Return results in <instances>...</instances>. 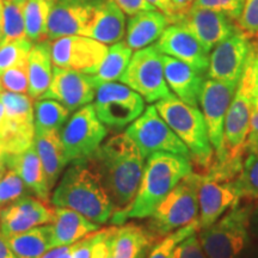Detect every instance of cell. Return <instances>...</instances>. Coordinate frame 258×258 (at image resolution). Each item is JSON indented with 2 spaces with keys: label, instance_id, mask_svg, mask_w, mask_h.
Listing matches in <instances>:
<instances>
[{
  "label": "cell",
  "instance_id": "obj_1",
  "mask_svg": "<svg viewBox=\"0 0 258 258\" xmlns=\"http://www.w3.org/2000/svg\"><path fill=\"white\" fill-rule=\"evenodd\" d=\"M89 165L110 198L114 212L133 202L145 169V158L127 134L115 135L88 158Z\"/></svg>",
  "mask_w": 258,
  "mask_h": 258
},
{
  "label": "cell",
  "instance_id": "obj_2",
  "mask_svg": "<svg viewBox=\"0 0 258 258\" xmlns=\"http://www.w3.org/2000/svg\"><path fill=\"white\" fill-rule=\"evenodd\" d=\"M192 172L190 158L157 152L147 158L133 202L123 211L112 213V225H123L129 219L150 218L161 201L186 175Z\"/></svg>",
  "mask_w": 258,
  "mask_h": 258
},
{
  "label": "cell",
  "instance_id": "obj_3",
  "mask_svg": "<svg viewBox=\"0 0 258 258\" xmlns=\"http://www.w3.org/2000/svg\"><path fill=\"white\" fill-rule=\"evenodd\" d=\"M54 207L80 213L98 225L110 220L114 206L88 160L71 161L50 198Z\"/></svg>",
  "mask_w": 258,
  "mask_h": 258
},
{
  "label": "cell",
  "instance_id": "obj_4",
  "mask_svg": "<svg viewBox=\"0 0 258 258\" xmlns=\"http://www.w3.org/2000/svg\"><path fill=\"white\" fill-rule=\"evenodd\" d=\"M258 89V36L252 37L241 77L225 121L226 160L243 159L250 133V118Z\"/></svg>",
  "mask_w": 258,
  "mask_h": 258
},
{
  "label": "cell",
  "instance_id": "obj_5",
  "mask_svg": "<svg viewBox=\"0 0 258 258\" xmlns=\"http://www.w3.org/2000/svg\"><path fill=\"white\" fill-rule=\"evenodd\" d=\"M154 105L164 121L188 147L191 159L200 166L208 169L212 165L214 150L199 106L186 104L172 93L156 102Z\"/></svg>",
  "mask_w": 258,
  "mask_h": 258
},
{
  "label": "cell",
  "instance_id": "obj_6",
  "mask_svg": "<svg viewBox=\"0 0 258 258\" xmlns=\"http://www.w3.org/2000/svg\"><path fill=\"white\" fill-rule=\"evenodd\" d=\"M201 182L202 173H189L161 201L145 227L154 241L199 220V188Z\"/></svg>",
  "mask_w": 258,
  "mask_h": 258
},
{
  "label": "cell",
  "instance_id": "obj_7",
  "mask_svg": "<svg viewBox=\"0 0 258 258\" xmlns=\"http://www.w3.org/2000/svg\"><path fill=\"white\" fill-rule=\"evenodd\" d=\"M252 203L235 205L198 237L208 258H241L249 244Z\"/></svg>",
  "mask_w": 258,
  "mask_h": 258
},
{
  "label": "cell",
  "instance_id": "obj_8",
  "mask_svg": "<svg viewBox=\"0 0 258 258\" xmlns=\"http://www.w3.org/2000/svg\"><path fill=\"white\" fill-rule=\"evenodd\" d=\"M235 177L233 171L218 164L209 166L208 172L202 175L199 188L200 230L214 224L239 203L241 199L235 185Z\"/></svg>",
  "mask_w": 258,
  "mask_h": 258
},
{
  "label": "cell",
  "instance_id": "obj_9",
  "mask_svg": "<svg viewBox=\"0 0 258 258\" xmlns=\"http://www.w3.org/2000/svg\"><path fill=\"white\" fill-rule=\"evenodd\" d=\"M120 82L148 103H156L171 95L164 76L163 53L156 44L135 51Z\"/></svg>",
  "mask_w": 258,
  "mask_h": 258
},
{
  "label": "cell",
  "instance_id": "obj_10",
  "mask_svg": "<svg viewBox=\"0 0 258 258\" xmlns=\"http://www.w3.org/2000/svg\"><path fill=\"white\" fill-rule=\"evenodd\" d=\"M108 135V128L97 116L93 104L74 111L60 131L67 163L88 159L98 150Z\"/></svg>",
  "mask_w": 258,
  "mask_h": 258
},
{
  "label": "cell",
  "instance_id": "obj_11",
  "mask_svg": "<svg viewBox=\"0 0 258 258\" xmlns=\"http://www.w3.org/2000/svg\"><path fill=\"white\" fill-rule=\"evenodd\" d=\"M125 134L137 145L145 159L157 152H166L191 159L188 147L169 127L158 112L156 105L145 109L125 129Z\"/></svg>",
  "mask_w": 258,
  "mask_h": 258
},
{
  "label": "cell",
  "instance_id": "obj_12",
  "mask_svg": "<svg viewBox=\"0 0 258 258\" xmlns=\"http://www.w3.org/2000/svg\"><path fill=\"white\" fill-rule=\"evenodd\" d=\"M93 108L106 128L120 132L143 114L145 99L124 84L105 83L96 89Z\"/></svg>",
  "mask_w": 258,
  "mask_h": 258
},
{
  "label": "cell",
  "instance_id": "obj_13",
  "mask_svg": "<svg viewBox=\"0 0 258 258\" xmlns=\"http://www.w3.org/2000/svg\"><path fill=\"white\" fill-rule=\"evenodd\" d=\"M238 84H228L214 79H206L200 93L199 104L207 124L209 140L217 153V163L226 160L224 134L228 108Z\"/></svg>",
  "mask_w": 258,
  "mask_h": 258
},
{
  "label": "cell",
  "instance_id": "obj_14",
  "mask_svg": "<svg viewBox=\"0 0 258 258\" xmlns=\"http://www.w3.org/2000/svg\"><path fill=\"white\" fill-rule=\"evenodd\" d=\"M108 46L83 35H71L51 41L53 66L93 74L108 53Z\"/></svg>",
  "mask_w": 258,
  "mask_h": 258
},
{
  "label": "cell",
  "instance_id": "obj_15",
  "mask_svg": "<svg viewBox=\"0 0 258 258\" xmlns=\"http://www.w3.org/2000/svg\"><path fill=\"white\" fill-rule=\"evenodd\" d=\"M0 101L8 116V133L4 138L6 154L22 153L34 144V103L28 93H16L3 90Z\"/></svg>",
  "mask_w": 258,
  "mask_h": 258
},
{
  "label": "cell",
  "instance_id": "obj_16",
  "mask_svg": "<svg viewBox=\"0 0 258 258\" xmlns=\"http://www.w3.org/2000/svg\"><path fill=\"white\" fill-rule=\"evenodd\" d=\"M252 37L238 28L209 53L207 77L228 84H238L249 54Z\"/></svg>",
  "mask_w": 258,
  "mask_h": 258
},
{
  "label": "cell",
  "instance_id": "obj_17",
  "mask_svg": "<svg viewBox=\"0 0 258 258\" xmlns=\"http://www.w3.org/2000/svg\"><path fill=\"white\" fill-rule=\"evenodd\" d=\"M105 0H55L48 21L47 40L85 34L93 16Z\"/></svg>",
  "mask_w": 258,
  "mask_h": 258
},
{
  "label": "cell",
  "instance_id": "obj_18",
  "mask_svg": "<svg viewBox=\"0 0 258 258\" xmlns=\"http://www.w3.org/2000/svg\"><path fill=\"white\" fill-rule=\"evenodd\" d=\"M176 22L185 25L198 37L208 53L226 38L232 36L239 28L233 19L222 12L203 8H190L173 23Z\"/></svg>",
  "mask_w": 258,
  "mask_h": 258
},
{
  "label": "cell",
  "instance_id": "obj_19",
  "mask_svg": "<svg viewBox=\"0 0 258 258\" xmlns=\"http://www.w3.org/2000/svg\"><path fill=\"white\" fill-rule=\"evenodd\" d=\"M95 93L96 88L90 74L53 66L49 89L41 98L55 99L71 112H74L90 104L95 99Z\"/></svg>",
  "mask_w": 258,
  "mask_h": 258
},
{
  "label": "cell",
  "instance_id": "obj_20",
  "mask_svg": "<svg viewBox=\"0 0 258 258\" xmlns=\"http://www.w3.org/2000/svg\"><path fill=\"white\" fill-rule=\"evenodd\" d=\"M154 44L160 53L183 61L200 73H207L209 53L185 25L171 23Z\"/></svg>",
  "mask_w": 258,
  "mask_h": 258
},
{
  "label": "cell",
  "instance_id": "obj_21",
  "mask_svg": "<svg viewBox=\"0 0 258 258\" xmlns=\"http://www.w3.org/2000/svg\"><path fill=\"white\" fill-rule=\"evenodd\" d=\"M53 220L54 207L34 195L24 196L0 209V230L5 237L51 224Z\"/></svg>",
  "mask_w": 258,
  "mask_h": 258
},
{
  "label": "cell",
  "instance_id": "obj_22",
  "mask_svg": "<svg viewBox=\"0 0 258 258\" xmlns=\"http://www.w3.org/2000/svg\"><path fill=\"white\" fill-rule=\"evenodd\" d=\"M164 76L169 89L182 102L199 106L205 74L198 72L183 61L163 54Z\"/></svg>",
  "mask_w": 258,
  "mask_h": 258
},
{
  "label": "cell",
  "instance_id": "obj_23",
  "mask_svg": "<svg viewBox=\"0 0 258 258\" xmlns=\"http://www.w3.org/2000/svg\"><path fill=\"white\" fill-rule=\"evenodd\" d=\"M4 161L9 170L21 177L32 195L44 202L49 201L51 190L48 188L43 166L34 144L22 153L5 154Z\"/></svg>",
  "mask_w": 258,
  "mask_h": 258
},
{
  "label": "cell",
  "instance_id": "obj_24",
  "mask_svg": "<svg viewBox=\"0 0 258 258\" xmlns=\"http://www.w3.org/2000/svg\"><path fill=\"white\" fill-rule=\"evenodd\" d=\"M170 24L169 17L159 10L138 12L128 19L125 43L133 50L143 49L156 43Z\"/></svg>",
  "mask_w": 258,
  "mask_h": 258
},
{
  "label": "cell",
  "instance_id": "obj_25",
  "mask_svg": "<svg viewBox=\"0 0 258 258\" xmlns=\"http://www.w3.org/2000/svg\"><path fill=\"white\" fill-rule=\"evenodd\" d=\"M124 15L114 0H105L96 11L84 36L93 38L106 46L117 43L125 35L127 23Z\"/></svg>",
  "mask_w": 258,
  "mask_h": 258
},
{
  "label": "cell",
  "instance_id": "obj_26",
  "mask_svg": "<svg viewBox=\"0 0 258 258\" xmlns=\"http://www.w3.org/2000/svg\"><path fill=\"white\" fill-rule=\"evenodd\" d=\"M53 247L69 246L93 232L101 230V225L95 224L73 209L54 207Z\"/></svg>",
  "mask_w": 258,
  "mask_h": 258
},
{
  "label": "cell",
  "instance_id": "obj_27",
  "mask_svg": "<svg viewBox=\"0 0 258 258\" xmlns=\"http://www.w3.org/2000/svg\"><path fill=\"white\" fill-rule=\"evenodd\" d=\"M34 145L40 157L48 188H54L64 167L69 165L64 158L60 131H35Z\"/></svg>",
  "mask_w": 258,
  "mask_h": 258
},
{
  "label": "cell",
  "instance_id": "obj_28",
  "mask_svg": "<svg viewBox=\"0 0 258 258\" xmlns=\"http://www.w3.org/2000/svg\"><path fill=\"white\" fill-rule=\"evenodd\" d=\"M154 239L143 226L127 224L115 227L111 258H147Z\"/></svg>",
  "mask_w": 258,
  "mask_h": 258
},
{
  "label": "cell",
  "instance_id": "obj_29",
  "mask_svg": "<svg viewBox=\"0 0 258 258\" xmlns=\"http://www.w3.org/2000/svg\"><path fill=\"white\" fill-rule=\"evenodd\" d=\"M29 91L32 99H40L49 89L53 79L51 41L44 40L34 43L28 56Z\"/></svg>",
  "mask_w": 258,
  "mask_h": 258
},
{
  "label": "cell",
  "instance_id": "obj_30",
  "mask_svg": "<svg viewBox=\"0 0 258 258\" xmlns=\"http://www.w3.org/2000/svg\"><path fill=\"white\" fill-rule=\"evenodd\" d=\"M6 238L17 258H42L53 249V226L41 225Z\"/></svg>",
  "mask_w": 258,
  "mask_h": 258
},
{
  "label": "cell",
  "instance_id": "obj_31",
  "mask_svg": "<svg viewBox=\"0 0 258 258\" xmlns=\"http://www.w3.org/2000/svg\"><path fill=\"white\" fill-rule=\"evenodd\" d=\"M132 55H133V49H131L125 42L120 41L117 43L110 44L101 66L98 67L96 73L90 74L95 88L97 89L102 84L120 80L124 71L127 70Z\"/></svg>",
  "mask_w": 258,
  "mask_h": 258
},
{
  "label": "cell",
  "instance_id": "obj_32",
  "mask_svg": "<svg viewBox=\"0 0 258 258\" xmlns=\"http://www.w3.org/2000/svg\"><path fill=\"white\" fill-rule=\"evenodd\" d=\"M244 156L235 185L240 199L258 200V139H247Z\"/></svg>",
  "mask_w": 258,
  "mask_h": 258
},
{
  "label": "cell",
  "instance_id": "obj_33",
  "mask_svg": "<svg viewBox=\"0 0 258 258\" xmlns=\"http://www.w3.org/2000/svg\"><path fill=\"white\" fill-rule=\"evenodd\" d=\"M55 0H27L24 3L25 34L32 43L47 40V27Z\"/></svg>",
  "mask_w": 258,
  "mask_h": 258
},
{
  "label": "cell",
  "instance_id": "obj_34",
  "mask_svg": "<svg viewBox=\"0 0 258 258\" xmlns=\"http://www.w3.org/2000/svg\"><path fill=\"white\" fill-rule=\"evenodd\" d=\"M71 111L55 99L41 98L34 103L35 131H61Z\"/></svg>",
  "mask_w": 258,
  "mask_h": 258
},
{
  "label": "cell",
  "instance_id": "obj_35",
  "mask_svg": "<svg viewBox=\"0 0 258 258\" xmlns=\"http://www.w3.org/2000/svg\"><path fill=\"white\" fill-rule=\"evenodd\" d=\"M25 37H27V34H25L24 3L4 0L0 46Z\"/></svg>",
  "mask_w": 258,
  "mask_h": 258
},
{
  "label": "cell",
  "instance_id": "obj_36",
  "mask_svg": "<svg viewBox=\"0 0 258 258\" xmlns=\"http://www.w3.org/2000/svg\"><path fill=\"white\" fill-rule=\"evenodd\" d=\"M200 230L199 220L191 222V224L179 228L172 233L167 234L163 239H160L154 246L151 249L147 258H172L173 251L177 245L182 243L183 240L190 237V235L196 233Z\"/></svg>",
  "mask_w": 258,
  "mask_h": 258
},
{
  "label": "cell",
  "instance_id": "obj_37",
  "mask_svg": "<svg viewBox=\"0 0 258 258\" xmlns=\"http://www.w3.org/2000/svg\"><path fill=\"white\" fill-rule=\"evenodd\" d=\"M28 195L32 194L21 177L15 171L8 169L0 179V209Z\"/></svg>",
  "mask_w": 258,
  "mask_h": 258
},
{
  "label": "cell",
  "instance_id": "obj_38",
  "mask_svg": "<svg viewBox=\"0 0 258 258\" xmlns=\"http://www.w3.org/2000/svg\"><path fill=\"white\" fill-rule=\"evenodd\" d=\"M34 43L27 37L0 46V73L14 64L27 60Z\"/></svg>",
  "mask_w": 258,
  "mask_h": 258
},
{
  "label": "cell",
  "instance_id": "obj_39",
  "mask_svg": "<svg viewBox=\"0 0 258 258\" xmlns=\"http://www.w3.org/2000/svg\"><path fill=\"white\" fill-rule=\"evenodd\" d=\"M2 85L5 91L16 93H28L29 91V72L28 59L14 64L10 69L0 73Z\"/></svg>",
  "mask_w": 258,
  "mask_h": 258
},
{
  "label": "cell",
  "instance_id": "obj_40",
  "mask_svg": "<svg viewBox=\"0 0 258 258\" xmlns=\"http://www.w3.org/2000/svg\"><path fill=\"white\" fill-rule=\"evenodd\" d=\"M245 0H195L190 8L211 9L222 12L227 17L237 21L243 11Z\"/></svg>",
  "mask_w": 258,
  "mask_h": 258
},
{
  "label": "cell",
  "instance_id": "obj_41",
  "mask_svg": "<svg viewBox=\"0 0 258 258\" xmlns=\"http://www.w3.org/2000/svg\"><path fill=\"white\" fill-rule=\"evenodd\" d=\"M238 27L250 35L258 36V0H245L243 11L237 19Z\"/></svg>",
  "mask_w": 258,
  "mask_h": 258
},
{
  "label": "cell",
  "instance_id": "obj_42",
  "mask_svg": "<svg viewBox=\"0 0 258 258\" xmlns=\"http://www.w3.org/2000/svg\"><path fill=\"white\" fill-rule=\"evenodd\" d=\"M172 258H208L200 243L198 232L177 245Z\"/></svg>",
  "mask_w": 258,
  "mask_h": 258
},
{
  "label": "cell",
  "instance_id": "obj_43",
  "mask_svg": "<svg viewBox=\"0 0 258 258\" xmlns=\"http://www.w3.org/2000/svg\"><path fill=\"white\" fill-rule=\"evenodd\" d=\"M105 230H98L72 245V258H90L96 244L102 239Z\"/></svg>",
  "mask_w": 258,
  "mask_h": 258
},
{
  "label": "cell",
  "instance_id": "obj_44",
  "mask_svg": "<svg viewBox=\"0 0 258 258\" xmlns=\"http://www.w3.org/2000/svg\"><path fill=\"white\" fill-rule=\"evenodd\" d=\"M115 227L105 228V233L102 239L96 244L90 258H109L111 256V240L112 233H114Z\"/></svg>",
  "mask_w": 258,
  "mask_h": 258
},
{
  "label": "cell",
  "instance_id": "obj_45",
  "mask_svg": "<svg viewBox=\"0 0 258 258\" xmlns=\"http://www.w3.org/2000/svg\"><path fill=\"white\" fill-rule=\"evenodd\" d=\"M114 2L128 16H133L146 10H154L153 6L148 4L146 0H114Z\"/></svg>",
  "mask_w": 258,
  "mask_h": 258
},
{
  "label": "cell",
  "instance_id": "obj_46",
  "mask_svg": "<svg viewBox=\"0 0 258 258\" xmlns=\"http://www.w3.org/2000/svg\"><path fill=\"white\" fill-rule=\"evenodd\" d=\"M146 2L152 5L154 9L159 10L164 15H166L172 23L173 19H175V11H173L171 0H146Z\"/></svg>",
  "mask_w": 258,
  "mask_h": 258
},
{
  "label": "cell",
  "instance_id": "obj_47",
  "mask_svg": "<svg viewBox=\"0 0 258 258\" xmlns=\"http://www.w3.org/2000/svg\"><path fill=\"white\" fill-rule=\"evenodd\" d=\"M247 139H258V89L254 97L253 109L250 118V133Z\"/></svg>",
  "mask_w": 258,
  "mask_h": 258
},
{
  "label": "cell",
  "instance_id": "obj_48",
  "mask_svg": "<svg viewBox=\"0 0 258 258\" xmlns=\"http://www.w3.org/2000/svg\"><path fill=\"white\" fill-rule=\"evenodd\" d=\"M194 2H195V0H171L173 11H175V19H173V22H175L180 15H183L184 12L188 11Z\"/></svg>",
  "mask_w": 258,
  "mask_h": 258
},
{
  "label": "cell",
  "instance_id": "obj_49",
  "mask_svg": "<svg viewBox=\"0 0 258 258\" xmlns=\"http://www.w3.org/2000/svg\"><path fill=\"white\" fill-rule=\"evenodd\" d=\"M0 258H17L2 230H0Z\"/></svg>",
  "mask_w": 258,
  "mask_h": 258
},
{
  "label": "cell",
  "instance_id": "obj_50",
  "mask_svg": "<svg viewBox=\"0 0 258 258\" xmlns=\"http://www.w3.org/2000/svg\"><path fill=\"white\" fill-rule=\"evenodd\" d=\"M8 133V116H6L5 106L0 101V138H4Z\"/></svg>",
  "mask_w": 258,
  "mask_h": 258
},
{
  "label": "cell",
  "instance_id": "obj_51",
  "mask_svg": "<svg viewBox=\"0 0 258 258\" xmlns=\"http://www.w3.org/2000/svg\"><path fill=\"white\" fill-rule=\"evenodd\" d=\"M250 231L258 237V201L256 205H253L252 211H251L250 217Z\"/></svg>",
  "mask_w": 258,
  "mask_h": 258
},
{
  "label": "cell",
  "instance_id": "obj_52",
  "mask_svg": "<svg viewBox=\"0 0 258 258\" xmlns=\"http://www.w3.org/2000/svg\"><path fill=\"white\" fill-rule=\"evenodd\" d=\"M72 245L63 246L62 250H61V252L57 254L56 258H72Z\"/></svg>",
  "mask_w": 258,
  "mask_h": 258
},
{
  "label": "cell",
  "instance_id": "obj_53",
  "mask_svg": "<svg viewBox=\"0 0 258 258\" xmlns=\"http://www.w3.org/2000/svg\"><path fill=\"white\" fill-rule=\"evenodd\" d=\"M6 170H8V167H6V165H5L4 159H0V179H2L3 176L5 175Z\"/></svg>",
  "mask_w": 258,
  "mask_h": 258
},
{
  "label": "cell",
  "instance_id": "obj_54",
  "mask_svg": "<svg viewBox=\"0 0 258 258\" xmlns=\"http://www.w3.org/2000/svg\"><path fill=\"white\" fill-rule=\"evenodd\" d=\"M5 154H6V150H5L4 141H3V139L0 138V159H3V158L5 157Z\"/></svg>",
  "mask_w": 258,
  "mask_h": 258
},
{
  "label": "cell",
  "instance_id": "obj_55",
  "mask_svg": "<svg viewBox=\"0 0 258 258\" xmlns=\"http://www.w3.org/2000/svg\"><path fill=\"white\" fill-rule=\"evenodd\" d=\"M3 11H4V0H0V23H2Z\"/></svg>",
  "mask_w": 258,
  "mask_h": 258
},
{
  "label": "cell",
  "instance_id": "obj_56",
  "mask_svg": "<svg viewBox=\"0 0 258 258\" xmlns=\"http://www.w3.org/2000/svg\"><path fill=\"white\" fill-rule=\"evenodd\" d=\"M246 258H258V253H253V254H250L249 257H246Z\"/></svg>",
  "mask_w": 258,
  "mask_h": 258
},
{
  "label": "cell",
  "instance_id": "obj_57",
  "mask_svg": "<svg viewBox=\"0 0 258 258\" xmlns=\"http://www.w3.org/2000/svg\"><path fill=\"white\" fill-rule=\"evenodd\" d=\"M11 2H16V3H25L27 0H11Z\"/></svg>",
  "mask_w": 258,
  "mask_h": 258
},
{
  "label": "cell",
  "instance_id": "obj_58",
  "mask_svg": "<svg viewBox=\"0 0 258 258\" xmlns=\"http://www.w3.org/2000/svg\"><path fill=\"white\" fill-rule=\"evenodd\" d=\"M3 90H4V89H3V85H2V78H0V92H2Z\"/></svg>",
  "mask_w": 258,
  "mask_h": 258
},
{
  "label": "cell",
  "instance_id": "obj_59",
  "mask_svg": "<svg viewBox=\"0 0 258 258\" xmlns=\"http://www.w3.org/2000/svg\"><path fill=\"white\" fill-rule=\"evenodd\" d=\"M0 36H2V23H0Z\"/></svg>",
  "mask_w": 258,
  "mask_h": 258
}]
</instances>
